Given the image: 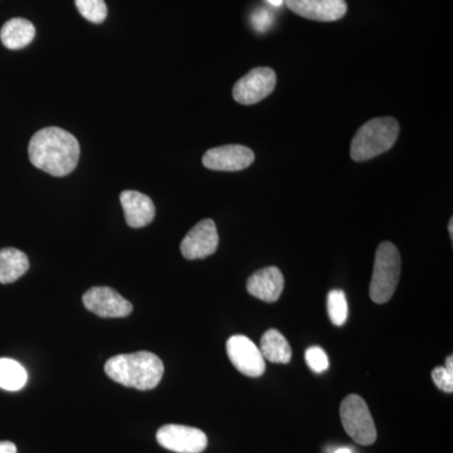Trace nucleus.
<instances>
[{
    "instance_id": "obj_6",
    "label": "nucleus",
    "mask_w": 453,
    "mask_h": 453,
    "mask_svg": "<svg viewBox=\"0 0 453 453\" xmlns=\"http://www.w3.org/2000/svg\"><path fill=\"white\" fill-rule=\"evenodd\" d=\"M275 71L268 67H257L250 71L234 88V97L241 105H255L273 94L276 88Z\"/></svg>"
},
{
    "instance_id": "obj_25",
    "label": "nucleus",
    "mask_w": 453,
    "mask_h": 453,
    "mask_svg": "<svg viewBox=\"0 0 453 453\" xmlns=\"http://www.w3.org/2000/svg\"><path fill=\"white\" fill-rule=\"evenodd\" d=\"M445 368L449 372H453V357L452 356H449V357H447Z\"/></svg>"
},
{
    "instance_id": "obj_22",
    "label": "nucleus",
    "mask_w": 453,
    "mask_h": 453,
    "mask_svg": "<svg viewBox=\"0 0 453 453\" xmlns=\"http://www.w3.org/2000/svg\"><path fill=\"white\" fill-rule=\"evenodd\" d=\"M432 380L434 384L446 393L453 392V372L447 371L445 366H438L432 372Z\"/></svg>"
},
{
    "instance_id": "obj_24",
    "label": "nucleus",
    "mask_w": 453,
    "mask_h": 453,
    "mask_svg": "<svg viewBox=\"0 0 453 453\" xmlns=\"http://www.w3.org/2000/svg\"><path fill=\"white\" fill-rule=\"evenodd\" d=\"M0 453H17V447L13 442L4 441V442H0Z\"/></svg>"
},
{
    "instance_id": "obj_11",
    "label": "nucleus",
    "mask_w": 453,
    "mask_h": 453,
    "mask_svg": "<svg viewBox=\"0 0 453 453\" xmlns=\"http://www.w3.org/2000/svg\"><path fill=\"white\" fill-rule=\"evenodd\" d=\"M255 162V153L243 145H225L210 149L203 157V165L217 172H240Z\"/></svg>"
},
{
    "instance_id": "obj_4",
    "label": "nucleus",
    "mask_w": 453,
    "mask_h": 453,
    "mask_svg": "<svg viewBox=\"0 0 453 453\" xmlns=\"http://www.w3.org/2000/svg\"><path fill=\"white\" fill-rule=\"evenodd\" d=\"M401 276V255L392 242H383L375 252L369 295L375 303H386L395 295Z\"/></svg>"
},
{
    "instance_id": "obj_13",
    "label": "nucleus",
    "mask_w": 453,
    "mask_h": 453,
    "mask_svg": "<svg viewBox=\"0 0 453 453\" xmlns=\"http://www.w3.org/2000/svg\"><path fill=\"white\" fill-rule=\"evenodd\" d=\"M283 286L285 280L281 271L277 267H266L250 277L247 291L265 303H276L281 296Z\"/></svg>"
},
{
    "instance_id": "obj_21",
    "label": "nucleus",
    "mask_w": 453,
    "mask_h": 453,
    "mask_svg": "<svg viewBox=\"0 0 453 453\" xmlns=\"http://www.w3.org/2000/svg\"><path fill=\"white\" fill-rule=\"evenodd\" d=\"M306 363L309 368L315 372H324L329 369V357L320 347H311L305 353Z\"/></svg>"
},
{
    "instance_id": "obj_16",
    "label": "nucleus",
    "mask_w": 453,
    "mask_h": 453,
    "mask_svg": "<svg viewBox=\"0 0 453 453\" xmlns=\"http://www.w3.org/2000/svg\"><path fill=\"white\" fill-rule=\"evenodd\" d=\"M265 360L277 365H288L290 363L292 350L288 339L279 330L271 329L264 334L259 347Z\"/></svg>"
},
{
    "instance_id": "obj_19",
    "label": "nucleus",
    "mask_w": 453,
    "mask_h": 453,
    "mask_svg": "<svg viewBox=\"0 0 453 453\" xmlns=\"http://www.w3.org/2000/svg\"><path fill=\"white\" fill-rule=\"evenodd\" d=\"M348 301L344 292L333 290L327 295V312L330 320L336 326H342L348 320Z\"/></svg>"
},
{
    "instance_id": "obj_28",
    "label": "nucleus",
    "mask_w": 453,
    "mask_h": 453,
    "mask_svg": "<svg viewBox=\"0 0 453 453\" xmlns=\"http://www.w3.org/2000/svg\"><path fill=\"white\" fill-rule=\"evenodd\" d=\"M334 453H351V451L349 449H339Z\"/></svg>"
},
{
    "instance_id": "obj_20",
    "label": "nucleus",
    "mask_w": 453,
    "mask_h": 453,
    "mask_svg": "<svg viewBox=\"0 0 453 453\" xmlns=\"http://www.w3.org/2000/svg\"><path fill=\"white\" fill-rule=\"evenodd\" d=\"M80 14L88 22L100 25L107 17L106 3L104 0H74Z\"/></svg>"
},
{
    "instance_id": "obj_10",
    "label": "nucleus",
    "mask_w": 453,
    "mask_h": 453,
    "mask_svg": "<svg viewBox=\"0 0 453 453\" xmlns=\"http://www.w3.org/2000/svg\"><path fill=\"white\" fill-rule=\"evenodd\" d=\"M88 311L101 318H125L133 311L130 301L124 299L118 291L106 286L89 288L82 297Z\"/></svg>"
},
{
    "instance_id": "obj_17",
    "label": "nucleus",
    "mask_w": 453,
    "mask_h": 453,
    "mask_svg": "<svg viewBox=\"0 0 453 453\" xmlns=\"http://www.w3.org/2000/svg\"><path fill=\"white\" fill-rule=\"evenodd\" d=\"M29 268L26 253L16 249L0 250V283H12L20 279Z\"/></svg>"
},
{
    "instance_id": "obj_7",
    "label": "nucleus",
    "mask_w": 453,
    "mask_h": 453,
    "mask_svg": "<svg viewBox=\"0 0 453 453\" xmlns=\"http://www.w3.org/2000/svg\"><path fill=\"white\" fill-rule=\"evenodd\" d=\"M226 354L234 368L247 377L258 378L266 371V360L247 336H231L226 342Z\"/></svg>"
},
{
    "instance_id": "obj_9",
    "label": "nucleus",
    "mask_w": 453,
    "mask_h": 453,
    "mask_svg": "<svg viewBox=\"0 0 453 453\" xmlns=\"http://www.w3.org/2000/svg\"><path fill=\"white\" fill-rule=\"evenodd\" d=\"M219 243L216 223L211 219H203L181 241V255L189 261L205 258L217 251Z\"/></svg>"
},
{
    "instance_id": "obj_12",
    "label": "nucleus",
    "mask_w": 453,
    "mask_h": 453,
    "mask_svg": "<svg viewBox=\"0 0 453 453\" xmlns=\"http://www.w3.org/2000/svg\"><path fill=\"white\" fill-rule=\"evenodd\" d=\"M285 3L297 16L318 22H335L348 12L345 0H285Z\"/></svg>"
},
{
    "instance_id": "obj_8",
    "label": "nucleus",
    "mask_w": 453,
    "mask_h": 453,
    "mask_svg": "<svg viewBox=\"0 0 453 453\" xmlns=\"http://www.w3.org/2000/svg\"><path fill=\"white\" fill-rule=\"evenodd\" d=\"M159 445L177 453H202L207 449V434L201 429L180 425H166L157 431Z\"/></svg>"
},
{
    "instance_id": "obj_5",
    "label": "nucleus",
    "mask_w": 453,
    "mask_h": 453,
    "mask_svg": "<svg viewBox=\"0 0 453 453\" xmlns=\"http://www.w3.org/2000/svg\"><path fill=\"white\" fill-rule=\"evenodd\" d=\"M340 418L345 432L357 445L371 446L377 440L374 419L362 396L348 395L340 407Z\"/></svg>"
},
{
    "instance_id": "obj_23",
    "label": "nucleus",
    "mask_w": 453,
    "mask_h": 453,
    "mask_svg": "<svg viewBox=\"0 0 453 453\" xmlns=\"http://www.w3.org/2000/svg\"><path fill=\"white\" fill-rule=\"evenodd\" d=\"M271 16L265 11L256 12L255 16H253V25H255L256 29L258 31H266L268 26H270Z\"/></svg>"
},
{
    "instance_id": "obj_15",
    "label": "nucleus",
    "mask_w": 453,
    "mask_h": 453,
    "mask_svg": "<svg viewBox=\"0 0 453 453\" xmlns=\"http://www.w3.org/2000/svg\"><path fill=\"white\" fill-rule=\"evenodd\" d=\"M35 28L29 20L13 18L3 26L0 40L8 50H22L35 40Z\"/></svg>"
},
{
    "instance_id": "obj_27",
    "label": "nucleus",
    "mask_w": 453,
    "mask_h": 453,
    "mask_svg": "<svg viewBox=\"0 0 453 453\" xmlns=\"http://www.w3.org/2000/svg\"><path fill=\"white\" fill-rule=\"evenodd\" d=\"M449 235H451V238H453V219L449 220Z\"/></svg>"
},
{
    "instance_id": "obj_1",
    "label": "nucleus",
    "mask_w": 453,
    "mask_h": 453,
    "mask_svg": "<svg viewBox=\"0 0 453 453\" xmlns=\"http://www.w3.org/2000/svg\"><path fill=\"white\" fill-rule=\"evenodd\" d=\"M28 154L35 168L53 177H65L73 173L79 163L80 144L68 131L46 127L33 135Z\"/></svg>"
},
{
    "instance_id": "obj_26",
    "label": "nucleus",
    "mask_w": 453,
    "mask_h": 453,
    "mask_svg": "<svg viewBox=\"0 0 453 453\" xmlns=\"http://www.w3.org/2000/svg\"><path fill=\"white\" fill-rule=\"evenodd\" d=\"M271 4L275 5V7H280L282 4V0H268Z\"/></svg>"
},
{
    "instance_id": "obj_2",
    "label": "nucleus",
    "mask_w": 453,
    "mask_h": 453,
    "mask_svg": "<svg viewBox=\"0 0 453 453\" xmlns=\"http://www.w3.org/2000/svg\"><path fill=\"white\" fill-rule=\"evenodd\" d=\"M106 374L116 383L139 390H151L159 386L164 375V365L159 357L150 351L121 354L107 360Z\"/></svg>"
},
{
    "instance_id": "obj_3",
    "label": "nucleus",
    "mask_w": 453,
    "mask_h": 453,
    "mask_svg": "<svg viewBox=\"0 0 453 453\" xmlns=\"http://www.w3.org/2000/svg\"><path fill=\"white\" fill-rule=\"evenodd\" d=\"M399 135V124L395 118H378L365 122L357 131L350 145L354 162H365L390 150Z\"/></svg>"
},
{
    "instance_id": "obj_14",
    "label": "nucleus",
    "mask_w": 453,
    "mask_h": 453,
    "mask_svg": "<svg viewBox=\"0 0 453 453\" xmlns=\"http://www.w3.org/2000/svg\"><path fill=\"white\" fill-rule=\"evenodd\" d=\"M120 202L125 219L131 228H142L153 222L155 205L148 196L136 190H125L121 193Z\"/></svg>"
},
{
    "instance_id": "obj_18",
    "label": "nucleus",
    "mask_w": 453,
    "mask_h": 453,
    "mask_svg": "<svg viewBox=\"0 0 453 453\" xmlns=\"http://www.w3.org/2000/svg\"><path fill=\"white\" fill-rule=\"evenodd\" d=\"M27 380H28V374L25 366L8 357L0 359V388L17 392L25 388Z\"/></svg>"
}]
</instances>
